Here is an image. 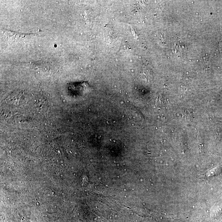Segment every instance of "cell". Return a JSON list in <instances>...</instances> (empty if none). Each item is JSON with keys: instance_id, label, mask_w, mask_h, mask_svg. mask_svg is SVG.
Wrapping results in <instances>:
<instances>
[{"instance_id": "cell-1", "label": "cell", "mask_w": 222, "mask_h": 222, "mask_svg": "<svg viewBox=\"0 0 222 222\" xmlns=\"http://www.w3.org/2000/svg\"><path fill=\"white\" fill-rule=\"evenodd\" d=\"M172 52L178 57H183L186 53L187 49L185 45L181 42H176L172 47Z\"/></svg>"}, {"instance_id": "cell-2", "label": "cell", "mask_w": 222, "mask_h": 222, "mask_svg": "<svg viewBox=\"0 0 222 222\" xmlns=\"http://www.w3.org/2000/svg\"><path fill=\"white\" fill-rule=\"evenodd\" d=\"M220 46V52H221V53L222 54V41L221 42Z\"/></svg>"}]
</instances>
